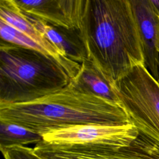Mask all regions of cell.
Returning <instances> with one entry per match:
<instances>
[{"label": "cell", "mask_w": 159, "mask_h": 159, "mask_svg": "<svg viewBox=\"0 0 159 159\" xmlns=\"http://www.w3.org/2000/svg\"><path fill=\"white\" fill-rule=\"evenodd\" d=\"M82 34L88 59L111 86L144 65L130 0H88Z\"/></svg>", "instance_id": "1"}, {"label": "cell", "mask_w": 159, "mask_h": 159, "mask_svg": "<svg viewBox=\"0 0 159 159\" xmlns=\"http://www.w3.org/2000/svg\"><path fill=\"white\" fill-rule=\"evenodd\" d=\"M0 121L22 126L40 135L80 124L132 123L119 105L86 93L71 81L61 89L36 100L0 105Z\"/></svg>", "instance_id": "2"}, {"label": "cell", "mask_w": 159, "mask_h": 159, "mask_svg": "<svg viewBox=\"0 0 159 159\" xmlns=\"http://www.w3.org/2000/svg\"><path fill=\"white\" fill-rule=\"evenodd\" d=\"M70 80L53 58L1 40L0 105L36 100L61 89Z\"/></svg>", "instance_id": "3"}, {"label": "cell", "mask_w": 159, "mask_h": 159, "mask_svg": "<svg viewBox=\"0 0 159 159\" xmlns=\"http://www.w3.org/2000/svg\"><path fill=\"white\" fill-rule=\"evenodd\" d=\"M111 87L139 132L159 142V82L145 65L134 67Z\"/></svg>", "instance_id": "4"}, {"label": "cell", "mask_w": 159, "mask_h": 159, "mask_svg": "<svg viewBox=\"0 0 159 159\" xmlns=\"http://www.w3.org/2000/svg\"><path fill=\"white\" fill-rule=\"evenodd\" d=\"M139 134L132 123L80 124L49 131L42 135V140L55 145L104 144L123 147L129 145Z\"/></svg>", "instance_id": "5"}, {"label": "cell", "mask_w": 159, "mask_h": 159, "mask_svg": "<svg viewBox=\"0 0 159 159\" xmlns=\"http://www.w3.org/2000/svg\"><path fill=\"white\" fill-rule=\"evenodd\" d=\"M26 15L47 24L83 29L88 0H14Z\"/></svg>", "instance_id": "6"}, {"label": "cell", "mask_w": 159, "mask_h": 159, "mask_svg": "<svg viewBox=\"0 0 159 159\" xmlns=\"http://www.w3.org/2000/svg\"><path fill=\"white\" fill-rule=\"evenodd\" d=\"M0 20L28 36L45 48L48 55L66 70L70 79L75 78L78 73L81 64L71 60L39 31L28 16L19 8L14 0H0Z\"/></svg>", "instance_id": "7"}, {"label": "cell", "mask_w": 159, "mask_h": 159, "mask_svg": "<svg viewBox=\"0 0 159 159\" xmlns=\"http://www.w3.org/2000/svg\"><path fill=\"white\" fill-rule=\"evenodd\" d=\"M73 159H159V142L139 132L127 146L82 145L76 150Z\"/></svg>", "instance_id": "8"}, {"label": "cell", "mask_w": 159, "mask_h": 159, "mask_svg": "<svg viewBox=\"0 0 159 159\" xmlns=\"http://www.w3.org/2000/svg\"><path fill=\"white\" fill-rule=\"evenodd\" d=\"M140 37L144 65L159 82V52L157 27L159 17L153 12L149 0H130Z\"/></svg>", "instance_id": "9"}, {"label": "cell", "mask_w": 159, "mask_h": 159, "mask_svg": "<svg viewBox=\"0 0 159 159\" xmlns=\"http://www.w3.org/2000/svg\"><path fill=\"white\" fill-rule=\"evenodd\" d=\"M27 16L35 28L71 60L81 64L88 59L86 44L81 30L53 26Z\"/></svg>", "instance_id": "10"}, {"label": "cell", "mask_w": 159, "mask_h": 159, "mask_svg": "<svg viewBox=\"0 0 159 159\" xmlns=\"http://www.w3.org/2000/svg\"><path fill=\"white\" fill-rule=\"evenodd\" d=\"M70 81L86 93L120 106L119 101L109 83L88 59L81 63L78 73L71 79Z\"/></svg>", "instance_id": "11"}, {"label": "cell", "mask_w": 159, "mask_h": 159, "mask_svg": "<svg viewBox=\"0 0 159 159\" xmlns=\"http://www.w3.org/2000/svg\"><path fill=\"white\" fill-rule=\"evenodd\" d=\"M42 137L17 124L0 121V149L37 144Z\"/></svg>", "instance_id": "12"}, {"label": "cell", "mask_w": 159, "mask_h": 159, "mask_svg": "<svg viewBox=\"0 0 159 159\" xmlns=\"http://www.w3.org/2000/svg\"><path fill=\"white\" fill-rule=\"evenodd\" d=\"M4 159H42L37 155L34 148L15 146L1 150Z\"/></svg>", "instance_id": "13"}, {"label": "cell", "mask_w": 159, "mask_h": 159, "mask_svg": "<svg viewBox=\"0 0 159 159\" xmlns=\"http://www.w3.org/2000/svg\"><path fill=\"white\" fill-rule=\"evenodd\" d=\"M153 12L159 17V0H149Z\"/></svg>", "instance_id": "14"}, {"label": "cell", "mask_w": 159, "mask_h": 159, "mask_svg": "<svg viewBox=\"0 0 159 159\" xmlns=\"http://www.w3.org/2000/svg\"><path fill=\"white\" fill-rule=\"evenodd\" d=\"M157 50L159 52V20L158 24V27H157Z\"/></svg>", "instance_id": "15"}]
</instances>
